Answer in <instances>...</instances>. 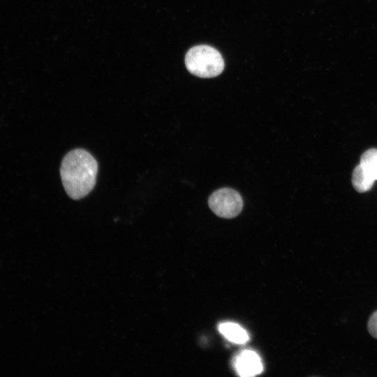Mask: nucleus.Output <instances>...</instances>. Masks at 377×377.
<instances>
[{
  "instance_id": "nucleus-1",
  "label": "nucleus",
  "mask_w": 377,
  "mask_h": 377,
  "mask_svg": "<svg viewBox=\"0 0 377 377\" xmlns=\"http://www.w3.org/2000/svg\"><path fill=\"white\" fill-rule=\"evenodd\" d=\"M98 164L91 154L82 149L68 152L60 168L64 188L72 199L86 196L93 189L96 181Z\"/></svg>"
},
{
  "instance_id": "nucleus-2",
  "label": "nucleus",
  "mask_w": 377,
  "mask_h": 377,
  "mask_svg": "<svg viewBox=\"0 0 377 377\" xmlns=\"http://www.w3.org/2000/svg\"><path fill=\"white\" fill-rule=\"evenodd\" d=\"M187 70L200 77H214L221 74L224 68V61L215 48L200 45L191 47L185 57Z\"/></svg>"
},
{
  "instance_id": "nucleus-3",
  "label": "nucleus",
  "mask_w": 377,
  "mask_h": 377,
  "mask_svg": "<svg viewBox=\"0 0 377 377\" xmlns=\"http://www.w3.org/2000/svg\"><path fill=\"white\" fill-rule=\"evenodd\" d=\"M208 205L218 216L231 219L241 212L243 200L240 194L235 190L223 188L216 190L209 196Z\"/></svg>"
},
{
  "instance_id": "nucleus-4",
  "label": "nucleus",
  "mask_w": 377,
  "mask_h": 377,
  "mask_svg": "<svg viewBox=\"0 0 377 377\" xmlns=\"http://www.w3.org/2000/svg\"><path fill=\"white\" fill-rule=\"evenodd\" d=\"M234 367L237 374L244 377L253 376L263 371V364L258 355L250 350L239 353L234 359Z\"/></svg>"
},
{
  "instance_id": "nucleus-5",
  "label": "nucleus",
  "mask_w": 377,
  "mask_h": 377,
  "mask_svg": "<svg viewBox=\"0 0 377 377\" xmlns=\"http://www.w3.org/2000/svg\"><path fill=\"white\" fill-rule=\"evenodd\" d=\"M219 330L228 340L243 344L249 340L246 331L237 323H223L219 325Z\"/></svg>"
},
{
  "instance_id": "nucleus-6",
  "label": "nucleus",
  "mask_w": 377,
  "mask_h": 377,
  "mask_svg": "<svg viewBox=\"0 0 377 377\" xmlns=\"http://www.w3.org/2000/svg\"><path fill=\"white\" fill-rule=\"evenodd\" d=\"M374 181L364 172L360 165L355 168L352 175V184L357 191L363 193L369 191Z\"/></svg>"
},
{
  "instance_id": "nucleus-7",
  "label": "nucleus",
  "mask_w": 377,
  "mask_h": 377,
  "mask_svg": "<svg viewBox=\"0 0 377 377\" xmlns=\"http://www.w3.org/2000/svg\"><path fill=\"white\" fill-rule=\"evenodd\" d=\"M360 166L373 179H377V149H370L361 156Z\"/></svg>"
},
{
  "instance_id": "nucleus-8",
  "label": "nucleus",
  "mask_w": 377,
  "mask_h": 377,
  "mask_svg": "<svg viewBox=\"0 0 377 377\" xmlns=\"http://www.w3.org/2000/svg\"><path fill=\"white\" fill-rule=\"evenodd\" d=\"M367 327L369 334L373 337L377 339V311L374 312L370 316Z\"/></svg>"
}]
</instances>
